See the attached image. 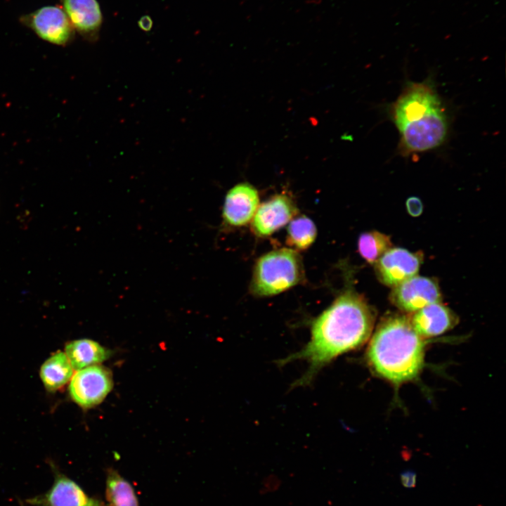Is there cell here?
Returning <instances> with one entry per match:
<instances>
[{"mask_svg":"<svg viewBox=\"0 0 506 506\" xmlns=\"http://www.w3.org/2000/svg\"><path fill=\"white\" fill-rule=\"evenodd\" d=\"M112 387L111 371L99 364L77 370L70 381L68 391L75 403L90 408L100 404Z\"/></svg>","mask_w":506,"mask_h":506,"instance_id":"obj_5","label":"cell"},{"mask_svg":"<svg viewBox=\"0 0 506 506\" xmlns=\"http://www.w3.org/2000/svg\"><path fill=\"white\" fill-rule=\"evenodd\" d=\"M105 497L108 506H138L131 484L112 468L107 471Z\"/></svg>","mask_w":506,"mask_h":506,"instance_id":"obj_16","label":"cell"},{"mask_svg":"<svg viewBox=\"0 0 506 506\" xmlns=\"http://www.w3.org/2000/svg\"><path fill=\"white\" fill-rule=\"evenodd\" d=\"M20 21L39 38L53 44L67 45L74 37V29L67 15L57 6H43L22 15Z\"/></svg>","mask_w":506,"mask_h":506,"instance_id":"obj_6","label":"cell"},{"mask_svg":"<svg viewBox=\"0 0 506 506\" xmlns=\"http://www.w3.org/2000/svg\"><path fill=\"white\" fill-rule=\"evenodd\" d=\"M375 321V311L365 299L347 289L313 321L309 342L282 363L307 362L309 368L297 384H308L323 367L363 345L372 335Z\"/></svg>","mask_w":506,"mask_h":506,"instance_id":"obj_1","label":"cell"},{"mask_svg":"<svg viewBox=\"0 0 506 506\" xmlns=\"http://www.w3.org/2000/svg\"><path fill=\"white\" fill-rule=\"evenodd\" d=\"M415 332L423 339L440 335L458 323V317L441 302L429 304L410 317Z\"/></svg>","mask_w":506,"mask_h":506,"instance_id":"obj_12","label":"cell"},{"mask_svg":"<svg viewBox=\"0 0 506 506\" xmlns=\"http://www.w3.org/2000/svg\"><path fill=\"white\" fill-rule=\"evenodd\" d=\"M259 205L256 188L247 183L238 184L226 194L222 216L226 225L241 227L249 223Z\"/></svg>","mask_w":506,"mask_h":506,"instance_id":"obj_11","label":"cell"},{"mask_svg":"<svg viewBox=\"0 0 506 506\" xmlns=\"http://www.w3.org/2000/svg\"><path fill=\"white\" fill-rule=\"evenodd\" d=\"M304 276L301 257L295 249H275L257 261L250 290L256 296L275 295L300 283Z\"/></svg>","mask_w":506,"mask_h":506,"instance_id":"obj_4","label":"cell"},{"mask_svg":"<svg viewBox=\"0 0 506 506\" xmlns=\"http://www.w3.org/2000/svg\"><path fill=\"white\" fill-rule=\"evenodd\" d=\"M407 211L412 216H418L422 213L423 205L420 198L417 197H410L406 202Z\"/></svg>","mask_w":506,"mask_h":506,"instance_id":"obj_19","label":"cell"},{"mask_svg":"<svg viewBox=\"0 0 506 506\" xmlns=\"http://www.w3.org/2000/svg\"><path fill=\"white\" fill-rule=\"evenodd\" d=\"M317 229L313 221L309 217L301 215L294 217L287 227V243L293 249L304 250L315 241Z\"/></svg>","mask_w":506,"mask_h":506,"instance_id":"obj_17","label":"cell"},{"mask_svg":"<svg viewBox=\"0 0 506 506\" xmlns=\"http://www.w3.org/2000/svg\"><path fill=\"white\" fill-rule=\"evenodd\" d=\"M424 339L414 330L410 317L385 316L372 335L367 361L379 377L401 384L415 379L424 365Z\"/></svg>","mask_w":506,"mask_h":506,"instance_id":"obj_3","label":"cell"},{"mask_svg":"<svg viewBox=\"0 0 506 506\" xmlns=\"http://www.w3.org/2000/svg\"><path fill=\"white\" fill-rule=\"evenodd\" d=\"M388 114L398 131L397 152L403 157L436 150L448 139L449 116L431 78L408 81Z\"/></svg>","mask_w":506,"mask_h":506,"instance_id":"obj_2","label":"cell"},{"mask_svg":"<svg viewBox=\"0 0 506 506\" xmlns=\"http://www.w3.org/2000/svg\"><path fill=\"white\" fill-rule=\"evenodd\" d=\"M54 481L43 494L28 498L27 503L34 506H105L100 500L90 497L72 479L51 466Z\"/></svg>","mask_w":506,"mask_h":506,"instance_id":"obj_8","label":"cell"},{"mask_svg":"<svg viewBox=\"0 0 506 506\" xmlns=\"http://www.w3.org/2000/svg\"><path fill=\"white\" fill-rule=\"evenodd\" d=\"M65 353L73 369L78 370L100 364L110 357L112 352L96 341L81 339L67 342Z\"/></svg>","mask_w":506,"mask_h":506,"instance_id":"obj_14","label":"cell"},{"mask_svg":"<svg viewBox=\"0 0 506 506\" xmlns=\"http://www.w3.org/2000/svg\"><path fill=\"white\" fill-rule=\"evenodd\" d=\"M74 374L65 352L57 351L47 358L40 368V378L46 390L54 392L69 382Z\"/></svg>","mask_w":506,"mask_h":506,"instance_id":"obj_15","label":"cell"},{"mask_svg":"<svg viewBox=\"0 0 506 506\" xmlns=\"http://www.w3.org/2000/svg\"><path fill=\"white\" fill-rule=\"evenodd\" d=\"M63 9L74 29L84 38L93 40L98 35L103 15L97 0H60Z\"/></svg>","mask_w":506,"mask_h":506,"instance_id":"obj_13","label":"cell"},{"mask_svg":"<svg viewBox=\"0 0 506 506\" xmlns=\"http://www.w3.org/2000/svg\"><path fill=\"white\" fill-rule=\"evenodd\" d=\"M390 301L401 311L415 313L436 302H441L439 284L433 278L416 275L392 287Z\"/></svg>","mask_w":506,"mask_h":506,"instance_id":"obj_7","label":"cell"},{"mask_svg":"<svg viewBox=\"0 0 506 506\" xmlns=\"http://www.w3.org/2000/svg\"><path fill=\"white\" fill-rule=\"evenodd\" d=\"M423 259L421 252L401 247H391L374 264L378 280L394 287L417 275Z\"/></svg>","mask_w":506,"mask_h":506,"instance_id":"obj_9","label":"cell"},{"mask_svg":"<svg viewBox=\"0 0 506 506\" xmlns=\"http://www.w3.org/2000/svg\"><path fill=\"white\" fill-rule=\"evenodd\" d=\"M297 214V206L290 196L275 195L259 205L252 219V230L257 236H269L288 223Z\"/></svg>","mask_w":506,"mask_h":506,"instance_id":"obj_10","label":"cell"},{"mask_svg":"<svg viewBox=\"0 0 506 506\" xmlns=\"http://www.w3.org/2000/svg\"><path fill=\"white\" fill-rule=\"evenodd\" d=\"M402 486L406 488H413L416 486L417 476L413 471H405L400 475Z\"/></svg>","mask_w":506,"mask_h":506,"instance_id":"obj_20","label":"cell"},{"mask_svg":"<svg viewBox=\"0 0 506 506\" xmlns=\"http://www.w3.org/2000/svg\"><path fill=\"white\" fill-rule=\"evenodd\" d=\"M392 247L389 235L379 231L362 233L358 240V249L361 256L369 264H375Z\"/></svg>","mask_w":506,"mask_h":506,"instance_id":"obj_18","label":"cell"},{"mask_svg":"<svg viewBox=\"0 0 506 506\" xmlns=\"http://www.w3.org/2000/svg\"><path fill=\"white\" fill-rule=\"evenodd\" d=\"M138 25L142 30L148 31L152 27V20L148 16H143L138 21Z\"/></svg>","mask_w":506,"mask_h":506,"instance_id":"obj_21","label":"cell"}]
</instances>
